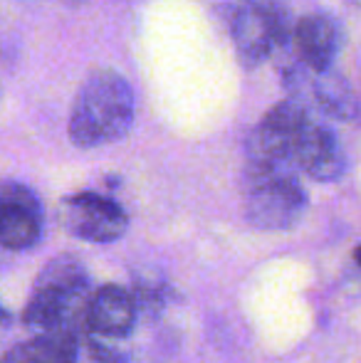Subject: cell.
Returning <instances> with one entry per match:
<instances>
[{
	"label": "cell",
	"instance_id": "6da1fadb",
	"mask_svg": "<svg viewBox=\"0 0 361 363\" xmlns=\"http://www.w3.org/2000/svg\"><path fill=\"white\" fill-rule=\"evenodd\" d=\"M136 96L126 77L114 69H96L82 82L70 111V141L77 148L114 144L134 124Z\"/></svg>",
	"mask_w": 361,
	"mask_h": 363
},
{
	"label": "cell",
	"instance_id": "7a4b0ae2",
	"mask_svg": "<svg viewBox=\"0 0 361 363\" xmlns=\"http://www.w3.org/2000/svg\"><path fill=\"white\" fill-rule=\"evenodd\" d=\"M89 299V277L82 262L70 255L50 259L38 274L25 301L23 324L35 331L84 329V309Z\"/></svg>",
	"mask_w": 361,
	"mask_h": 363
},
{
	"label": "cell",
	"instance_id": "3957f363",
	"mask_svg": "<svg viewBox=\"0 0 361 363\" xmlns=\"http://www.w3.org/2000/svg\"><path fill=\"white\" fill-rule=\"evenodd\" d=\"M292 35L287 0H235L231 38L245 67H257L287 45Z\"/></svg>",
	"mask_w": 361,
	"mask_h": 363
},
{
	"label": "cell",
	"instance_id": "277c9868",
	"mask_svg": "<svg viewBox=\"0 0 361 363\" xmlns=\"http://www.w3.org/2000/svg\"><path fill=\"white\" fill-rule=\"evenodd\" d=\"M245 218L257 230H289L307 211L297 171L245 168Z\"/></svg>",
	"mask_w": 361,
	"mask_h": 363
},
{
	"label": "cell",
	"instance_id": "5b68a950",
	"mask_svg": "<svg viewBox=\"0 0 361 363\" xmlns=\"http://www.w3.org/2000/svg\"><path fill=\"white\" fill-rule=\"evenodd\" d=\"M292 161L297 171H304L319 183H332L347 171V156L337 141V134L319 119V114L307 106L294 129Z\"/></svg>",
	"mask_w": 361,
	"mask_h": 363
},
{
	"label": "cell",
	"instance_id": "8992f818",
	"mask_svg": "<svg viewBox=\"0 0 361 363\" xmlns=\"http://www.w3.org/2000/svg\"><path fill=\"white\" fill-rule=\"evenodd\" d=\"M60 223L70 235L84 242H116L129 228L124 208L101 193H74L67 196L60 206Z\"/></svg>",
	"mask_w": 361,
	"mask_h": 363
},
{
	"label": "cell",
	"instance_id": "52a82bcc",
	"mask_svg": "<svg viewBox=\"0 0 361 363\" xmlns=\"http://www.w3.org/2000/svg\"><path fill=\"white\" fill-rule=\"evenodd\" d=\"M43 228V203L33 188L18 181H0V247L13 252L35 247Z\"/></svg>",
	"mask_w": 361,
	"mask_h": 363
},
{
	"label": "cell",
	"instance_id": "ba28073f",
	"mask_svg": "<svg viewBox=\"0 0 361 363\" xmlns=\"http://www.w3.org/2000/svg\"><path fill=\"white\" fill-rule=\"evenodd\" d=\"M287 86L294 91V99H302L304 94L312 99V109L317 114L332 116L339 121H352L359 111V101L354 89L347 84V79L334 74L332 69L312 72L299 62V69H287L284 77Z\"/></svg>",
	"mask_w": 361,
	"mask_h": 363
},
{
	"label": "cell",
	"instance_id": "9c48e42d",
	"mask_svg": "<svg viewBox=\"0 0 361 363\" xmlns=\"http://www.w3.org/2000/svg\"><path fill=\"white\" fill-rule=\"evenodd\" d=\"M136 299L119 284H106L89 294L84 309V331L104 339H124L136 324Z\"/></svg>",
	"mask_w": 361,
	"mask_h": 363
},
{
	"label": "cell",
	"instance_id": "30bf717a",
	"mask_svg": "<svg viewBox=\"0 0 361 363\" xmlns=\"http://www.w3.org/2000/svg\"><path fill=\"white\" fill-rule=\"evenodd\" d=\"M294 50L297 60L312 72L332 69V62L337 60L342 48V33L332 15L312 13L304 15L292 30Z\"/></svg>",
	"mask_w": 361,
	"mask_h": 363
},
{
	"label": "cell",
	"instance_id": "8fae6325",
	"mask_svg": "<svg viewBox=\"0 0 361 363\" xmlns=\"http://www.w3.org/2000/svg\"><path fill=\"white\" fill-rule=\"evenodd\" d=\"M79 334L70 329L38 331V336L20 341L3 354L0 363H77Z\"/></svg>",
	"mask_w": 361,
	"mask_h": 363
},
{
	"label": "cell",
	"instance_id": "7c38bea8",
	"mask_svg": "<svg viewBox=\"0 0 361 363\" xmlns=\"http://www.w3.org/2000/svg\"><path fill=\"white\" fill-rule=\"evenodd\" d=\"M10 324H13V316H10V311L5 309L3 304H0V336H3L5 331L10 329Z\"/></svg>",
	"mask_w": 361,
	"mask_h": 363
},
{
	"label": "cell",
	"instance_id": "4fadbf2b",
	"mask_svg": "<svg viewBox=\"0 0 361 363\" xmlns=\"http://www.w3.org/2000/svg\"><path fill=\"white\" fill-rule=\"evenodd\" d=\"M354 259H357V264H359V267H361V245H359L357 250H354Z\"/></svg>",
	"mask_w": 361,
	"mask_h": 363
},
{
	"label": "cell",
	"instance_id": "5bb4252c",
	"mask_svg": "<svg viewBox=\"0 0 361 363\" xmlns=\"http://www.w3.org/2000/svg\"><path fill=\"white\" fill-rule=\"evenodd\" d=\"M352 3H354V5H359V8H361V0H352Z\"/></svg>",
	"mask_w": 361,
	"mask_h": 363
}]
</instances>
